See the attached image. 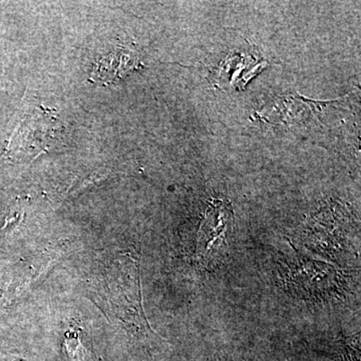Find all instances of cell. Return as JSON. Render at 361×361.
Returning a JSON list of instances; mask_svg holds the SVG:
<instances>
[{
    "instance_id": "obj_1",
    "label": "cell",
    "mask_w": 361,
    "mask_h": 361,
    "mask_svg": "<svg viewBox=\"0 0 361 361\" xmlns=\"http://www.w3.org/2000/svg\"><path fill=\"white\" fill-rule=\"evenodd\" d=\"M284 269L285 283L302 298L326 300L341 293L343 277L332 265L298 259L287 262Z\"/></svg>"
},
{
    "instance_id": "obj_2",
    "label": "cell",
    "mask_w": 361,
    "mask_h": 361,
    "mask_svg": "<svg viewBox=\"0 0 361 361\" xmlns=\"http://www.w3.org/2000/svg\"><path fill=\"white\" fill-rule=\"evenodd\" d=\"M232 225L231 206L224 201L211 202L197 235L196 255L204 265L213 262L218 257L231 232Z\"/></svg>"
},
{
    "instance_id": "obj_3",
    "label": "cell",
    "mask_w": 361,
    "mask_h": 361,
    "mask_svg": "<svg viewBox=\"0 0 361 361\" xmlns=\"http://www.w3.org/2000/svg\"><path fill=\"white\" fill-rule=\"evenodd\" d=\"M134 56L130 51L120 49L111 51L97 61V66L92 73V78L104 82H114L123 73L132 70L134 66Z\"/></svg>"
},
{
    "instance_id": "obj_4",
    "label": "cell",
    "mask_w": 361,
    "mask_h": 361,
    "mask_svg": "<svg viewBox=\"0 0 361 361\" xmlns=\"http://www.w3.org/2000/svg\"><path fill=\"white\" fill-rule=\"evenodd\" d=\"M330 353L338 361H360V334L334 341L330 346Z\"/></svg>"
},
{
    "instance_id": "obj_5",
    "label": "cell",
    "mask_w": 361,
    "mask_h": 361,
    "mask_svg": "<svg viewBox=\"0 0 361 361\" xmlns=\"http://www.w3.org/2000/svg\"><path fill=\"white\" fill-rule=\"evenodd\" d=\"M4 361H25L23 360V358L20 357H14V356H9V357L6 358Z\"/></svg>"
},
{
    "instance_id": "obj_6",
    "label": "cell",
    "mask_w": 361,
    "mask_h": 361,
    "mask_svg": "<svg viewBox=\"0 0 361 361\" xmlns=\"http://www.w3.org/2000/svg\"><path fill=\"white\" fill-rule=\"evenodd\" d=\"M215 361H218V360H215Z\"/></svg>"
}]
</instances>
